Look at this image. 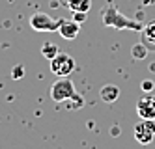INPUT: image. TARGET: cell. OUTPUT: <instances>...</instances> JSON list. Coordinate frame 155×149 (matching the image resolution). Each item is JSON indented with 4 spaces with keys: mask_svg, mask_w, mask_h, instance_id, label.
I'll list each match as a JSON object with an SVG mask.
<instances>
[{
    "mask_svg": "<svg viewBox=\"0 0 155 149\" xmlns=\"http://www.w3.org/2000/svg\"><path fill=\"white\" fill-rule=\"evenodd\" d=\"M133 134H135V140L138 144H142V145L151 144L155 138V119H142L140 123L135 125Z\"/></svg>",
    "mask_w": 155,
    "mask_h": 149,
    "instance_id": "5",
    "label": "cell"
},
{
    "mask_svg": "<svg viewBox=\"0 0 155 149\" xmlns=\"http://www.w3.org/2000/svg\"><path fill=\"white\" fill-rule=\"evenodd\" d=\"M148 52H150L148 47L142 41L137 43V45H133V49H131V54H133V58H135V60H144L148 56Z\"/></svg>",
    "mask_w": 155,
    "mask_h": 149,
    "instance_id": "11",
    "label": "cell"
},
{
    "mask_svg": "<svg viewBox=\"0 0 155 149\" xmlns=\"http://www.w3.org/2000/svg\"><path fill=\"white\" fill-rule=\"evenodd\" d=\"M103 24L108 26V28H116V30H124V28H131V30H142L144 26L140 24L138 21H133V19H127L124 13H120L118 8H114L110 4L105 11H103Z\"/></svg>",
    "mask_w": 155,
    "mask_h": 149,
    "instance_id": "2",
    "label": "cell"
},
{
    "mask_svg": "<svg viewBox=\"0 0 155 149\" xmlns=\"http://www.w3.org/2000/svg\"><path fill=\"white\" fill-rule=\"evenodd\" d=\"M51 99L54 102H64V101H75V108H81L84 105L82 97L77 93L73 80L68 76H58L56 82L51 86Z\"/></svg>",
    "mask_w": 155,
    "mask_h": 149,
    "instance_id": "1",
    "label": "cell"
},
{
    "mask_svg": "<svg viewBox=\"0 0 155 149\" xmlns=\"http://www.w3.org/2000/svg\"><path fill=\"white\" fill-rule=\"evenodd\" d=\"M140 41L148 47V50H155V21L148 22L140 30Z\"/></svg>",
    "mask_w": 155,
    "mask_h": 149,
    "instance_id": "8",
    "label": "cell"
},
{
    "mask_svg": "<svg viewBox=\"0 0 155 149\" xmlns=\"http://www.w3.org/2000/svg\"><path fill=\"white\" fill-rule=\"evenodd\" d=\"M13 76H15V78H21V76H23V69H21V67H17V69L13 71Z\"/></svg>",
    "mask_w": 155,
    "mask_h": 149,
    "instance_id": "15",
    "label": "cell"
},
{
    "mask_svg": "<svg viewBox=\"0 0 155 149\" xmlns=\"http://www.w3.org/2000/svg\"><path fill=\"white\" fill-rule=\"evenodd\" d=\"M58 52H60V50H58V47H56L54 43H45V45L41 47V54L45 56L47 60H52V58H54V56H56Z\"/></svg>",
    "mask_w": 155,
    "mask_h": 149,
    "instance_id": "12",
    "label": "cell"
},
{
    "mask_svg": "<svg viewBox=\"0 0 155 149\" xmlns=\"http://www.w3.org/2000/svg\"><path fill=\"white\" fill-rule=\"evenodd\" d=\"M99 95H101V99H103L105 102H114V101H118V97H120V88L114 86V84H107V86L101 88Z\"/></svg>",
    "mask_w": 155,
    "mask_h": 149,
    "instance_id": "10",
    "label": "cell"
},
{
    "mask_svg": "<svg viewBox=\"0 0 155 149\" xmlns=\"http://www.w3.org/2000/svg\"><path fill=\"white\" fill-rule=\"evenodd\" d=\"M153 88H155L153 80H144V82H142V89H144V91H151Z\"/></svg>",
    "mask_w": 155,
    "mask_h": 149,
    "instance_id": "13",
    "label": "cell"
},
{
    "mask_svg": "<svg viewBox=\"0 0 155 149\" xmlns=\"http://www.w3.org/2000/svg\"><path fill=\"white\" fill-rule=\"evenodd\" d=\"M79 30H81V22H77L75 19H71V21H62V24L58 28V34L64 39L73 41L77 36H79Z\"/></svg>",
    "mask_w": 155,
    "mask_h": 149,
    "instance_id": "7",
    "label": "cell"
},
{
    "mask_svg": "<svg viewBox=\"0 0 155 149\" xmlns=\"http://www.w3.org/2000/svg\"><path fill=\"white\" fill-rule=\"evenodd\" d=\"M73 19H75L77 22H82V21L86 19V13H73Z\"/></svg>",
    "mask_w": 155,
    "mask_h": 149,
    "instance_id": "14",
    "label": "cell"
},
{
    "mask_svg": "<svg viewBox=\"0 0 155 149\" xmlns=\"http://www.w3.org/2000/svg\"><path fill=\"white\" fill-rule=\"evenodd\" d=\"M62 21L64 19L54 21L51 15L45 13V11H38V13H34L30 17V26H32V30H36V32H58Z\"/></svg>",
    "mask_w": 155,
    "mask_h": 149,
    "instance_id": "3",
    "label": "cell"
},
{
    "mask_svg": "<svg viewBox=\"0 0 155 149\" xmlns=\"http://www.w3.org/2000/svg\"><path fill=\"white\" fill-rule=\"evenodd\" d=\"M75 69V60L68 52H58L51 60V71L56 76H69Z\"/></svg>",
    "mask_w": 155,
    "mask_h": 149,
    "instance_id": "4",
    "label": "cell"
},
{
    "mask_svg": "<svg viewBox=\"0 0 155 149\" xmlns=\"http://www.w3.org/2000/svg\"><path fill=\"white\" fill-rule=\"evenodd\" d=\"M62 4L71 13H88L92 8V0H62Z\"/></svg>",
    "mask_w": 155,
    "mask_h": 149,
    "instance_id": "9",
    "label": "cell"
},
{
    "mask_svg": "<svg viewBox=\"0 0 155 149\" xmlns=\"http://www.w3.org/2000/svg\"><path fill=\"white\" fill-rule=\"evenodd\" d=\"M137 114L142 119H155V95H146L137 102Z\"/></svg>",
    "mask_w": 155,
    "mask_h": 149,
    "instance_id": "6",
    "label": "cell"
}]
</instances>
